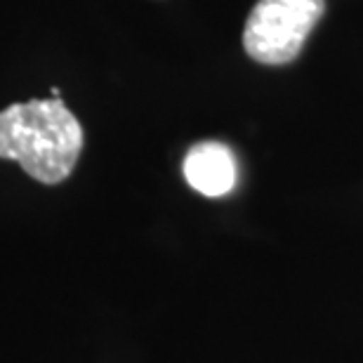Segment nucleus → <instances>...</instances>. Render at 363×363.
Instances as JSON below:
<instances>
[{
    "label": "nucleus",
    "instance_id": "1",
    "mask_svg": "<svg viewBox=\"0 0 363 363\" xmlns=\"http://www.w3.org/2000/svg\"><path fill=\"white\" fill-rule=\"evenodd\" d=\"M81 151L83 128L62 97L28 99L0 111V158L17 161L40 184L69 179Z\"/></svg>",
    "mask_w": 363,
    "mask_h": 363
},
{
    "label": "nucleus",
    "instance_id": "2",
    "mask_svg": "<svg viewBox=\"0 0 363 363\" xmlns=\"http://www.w3.org/2000/svg\"><path fill=\"white\" fill-rule=\"evenodd\" d=\"M323 10L325 0H257L243 26V50L267 67L293 62Z\"/></svg>",
    "mask_w": 363,
    "mask_h": 363
},
{
    "label": "nucleus",
    "instance_id": "3",
    "mask_svg": "<svg viewBox=\"0 0 363 363\" xmlns=\"http://www.w3.org/2000/svg\"><path fill=\"white\" fill-rule=\"evenodd\" d=\"M184 179L203 196L217 199L229 194L236 184V158L220 142H199L184 156Z\"/></svg>",
    "mask_w": 363,
    "mask_h": 363
}]
</instances>
